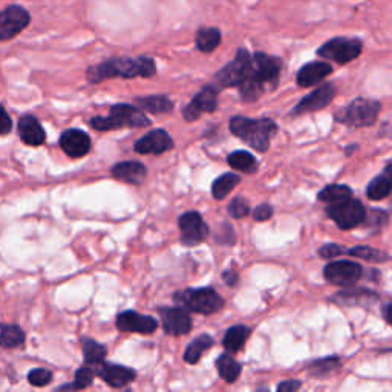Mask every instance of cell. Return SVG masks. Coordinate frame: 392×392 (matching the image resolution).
<instances>
[{
	"instance_id": "1",
	"label": "cell",
	"mask_w": 392,
	"mask_h": 392,
	"mask_svg": "<svg viewBox=\"0 0 392 392\" xmlns=\"http://www.w3.org/2000/svg\"><path fill=\"white\" fill-rule=\"evenodd\" d=\"M282 60L264 52L251 55L248 76L241 83L239 94L244 101H255L264 94L267 88H276L281 76Z\"/></svg>"
},
{
	"instance_id": "2",
	"label": "cell",
	"mask_w": 392,
	"mask_h": 392,
	"mask_svg": "<svg viewBox=\"0 0 392 392\" xmlns=\"http://www.w3.org/2000/svg\"><path fill=\"white\" fill-rule=\"evenodd\" d=\"M156 72V64L151 57L138 59H110L86 71L89 83H100L106 79H135V77H152Z\"/></svg>"
},
{
	"instance_id": "3",
	"label": "cell",
	"mask_w": 392,
	"mask_h": 392,
	"mask_svg": "<svg viewBox=\"0 0 392 392\" xmlns=\"http://www.w3.org/2000/svg\"><path fill=\"white\" fill-rule=\"evenodd\" d=\"M230 130L233 135L241 138L250 147L258 152H267L273 135L277 132V125L270 118H246V117H233L230 120Z\"/></svg>"
},
{
	"instance_id": "4",
	"label": "cell",
	"mask_w": 392,
	"mask_h": 392,
	"mask_svg": "<svg viewBox=\"0 0 392 392\" xmlns=\"http://www.w3.org/2000/svg\"><path fill=\"white\" fill-rule=\"evenodd\" d=\"M151 121L142 110L130 105H115L110 108L108 117H94L91 126L96 130H114L121 127H146Z\"/></svg>"
},
{
	"instance_id": "5",
	"label": "cell",
	"mask_w": 392,
	"mask_h": 392,
	"mask_svg": "<svg viewBox=\"0 0 392 392\" xmlns=\"http://www.w3.org/2000/svg\"><path fill=\"white\" fill-rule=\"evenodd\" d=\"M175 302L184 310L200 314H214L224 306L222 297L213 288H189L175 294Z\"/></svg>"
},
{
	"instance_id": "6",
	"label": "cell",
	"mask_w": 392,
	"mask_h": 392,
	"mask_svg": "<svg viewBox=\"0 0 392 392\" xmlns=\"http://www.w3.org/2000/svg\"><path fill=\"white\" fill-rule=\"evenodd\" d=\"M381 105L376 100L356 98L348 108L342 109L335 118L351 127H365L376 123Z\"/></svg>"
},
{
	"instance_id": "7",
	"label": "cell",
	"mask_w": 392,
	"mask_h": 392,
	"mask_svg": "<svg viewBox=\"0 0 392 392\" xmlns=\"http://www.w3.org/2000/svg\"><path fill=\"white\" fill-rule=\"evenodd\" d=\"M326 214L331 218L342 230H351L367 218V210L363 204L357 200L347 198L339 202H333L326 207Z\"/></svg>"
},
{
	"instance_id": "8",
	"label": "cell",
	"mask_w": 392,
	"mask_h": 392,
	"mask_svg": "<svg viewBox=\"0 0 392 392\" xmlns=\"http://www.w3.org/2000/svg\"><path fill=\"white\" fill-rule=\"evenodd\" d=\"M362 52V42L357 39H345V37H338L326 42L323 46L317 50V55L323 59L338 62L340 64H347L352 60H356Z\"/></svg>"
},
{
	"instance_id": "9",
	"label": "cell",
	"mask_w": 392,
	"mask_h": 392,
	"mask_svg": "<svg viewBox=\"0 0 392 392\" xmlns=\"http://www.w3.org/2000/svg\"><path fill=\"white\" fill-rule=\"evenodd\" d=\"M251 67V55L247 50H239L235 60L226 64L221 71H218L214 80L218 83V88H233L239 86L248 76Z\"/></svg>"
},
{
	"instance_id": "10",
	"label": "cell",
	"mask_w": 392,
	"mask_h": 392,
	"mask_svg": "<svg viewBox=\"0 0 392 392\" xmlns=\"http://www.w3.org/2000/svg\"><path fill=\"white\" fill-rule=\"evenodd\" d=\"M31 16L21 5H11L0 11V42L11 40L30 25Z\"/></svg>"
},
{
	"instance_id": "11",
	"label": "cell",
	"mask_w": 392,
	"mask_h": 392,
	"mask_svg": "<svg viewBox=\"0 0 392 392\" xmlns=\"http://www.w3.org/2000/svg\"><path fill=\"white\" fill-rule=\"evenodd\" d=\"M323 276L326 281L334 285H352L360 281L363 276V268L352 260H335L325 267Z\"/></svg>"
},
{
	"instance_id": "12",
	"label": "cell",
	"mask_w": 392,
	"mask_h": 392,
	"mask_svg": "<svg viewBox=\"0 0 392 392\" xmlns=\"http://www.w3.org/2000/svg\"><path fill=\"white\" fill-rule=\"evenodd\" d=\"M180 230L181 242L188 247L198 246L209 236V226L198 212L184 213L180 218Z\"/></svg>"
},
{
	"instance_id": "13",
	"label": "cell",
	"mask_w": 392,
	"mask_h": 392,
	"mask_svg": "<svg viewBox=\"0 0 392 392\" xmlns=\"http://www.w3.org/2000/svg\"><path fill=\"white\" fill-rule=\"evenodd\" d=\"M219 88L213 85H205L188 106L183 109V117L188 121L198 120L204 112H214L218 108Z\"/></svg>"
},
{
	"instance_id": "14",
	"label": "cell",
	"mask_w": 392,
	"mask_h": 392,
	"mask_svg": "<svg viewBox=\"0 0 392 392\" xmlns=\"http://www.w3.org/2000/svg\"><path fill=\"white\" fill-rule=\"evenodd\" d=\"M163 319V328L167 335H183L192 330V319L188 310L181 306L158 308Z\"/></svg>"
},
{
	"instance_id": "15",
	"label": "cell",
	"mask_w": 392,
	"mask_h": 392,
	"mask_svg": "<svg viewBox=\"0 0 392 392\" xmlns=\"http://www.w3.org/2000/svg\"><path fill=\"white\" fill-rule=\"evenodd\" d=\"M335 96V88L331 85V83H326V85L317 88L313 91L311 94H308L304 97L301 101L294 106L292 115H302L306 114V112H314V110H321L326 108L333 101Z\"/></svg>"
},
{
	"instance_id": "16",
	"label": "cell",
	"mask_w": 392,
	"mask_h": 392,
	"mask_svg": "<svg viewBox=\"0 0 392 392\" xmlns=\"http://www.w3.org/2000/svg\"><path fill=\"white\" fill-rule=\"evenodd\" d=\"M173 147V139L163 129H156L139 138L135 143V152L142 155H161Z\"/></svg>"
},
{
	"instance_id": "17",
	"label": "cell",
	"mask_w": 392,
	"mask_h": 392,
	"mask_svg": "<svg viewBox=\"0 0 392 392\" xmlns=\"http://www.w3.org/2000/svg\"><path fill=\"white\" fill-rule=\"evenodd\" d=\"M117 328L123 333L152 334L158 328V322L151 316H143L135 311H123L117 317Z\"/></svg>"
},
{
	"instance_id": "18",
	"label": "cell",
	"mask_w": 392,
	"mask_h": 392,
	"mask_svg": "<svg viewBox=\"0 0 392 392\" xmlns=\"http://www.w3.org/2000/svg\"><path fill=\"white\" fill-rule=\"evenodd\" d=\"M96 376L103 379L112 388H123L134 381L137 372L127 367L112 365V363L101 362L96 367Z\"/></svg>"
},
{
	"instance_id": "19",
	"label": "cell",
	"mask_w": 392,
	"mask_h": 392,
	"mask_svg": "<svg viewBox=\"0 0 392 392\" xmlns=\"http://www.w3.org/2000/svg\"><path fill=\"white\" fill-rule=\"evenodd\" d=\"M60 147L71 158H81L91 151V138L79 129L64 130L60 137Z\"/></svg>"
},
{
	"instance_id": "20",
	"label": "cell",
	"mask_w": 392,
	"mask_h": 392,
	"mask_svg": "<svg viewBox=\"0 0 392 392\" xmlns=\"http://www.w3.org/2000/svg\"><path fill=\"white\" fill-rule=\"evenodd\" d=\"M18 137H21L22 142L28 146H42L46 139L45 129L39 123V120L33 115H23L18 120Z\"/></svg>"
},
{
	"instance_id": "21",
	"label": "cell",
	"mask_w": 392,
	"mask_h": 392,
	"mask_svg": "<svg viewBox=\"0 0 392 392\" xmlns=\"http://www.w3.org/2000/svg\"><path fill=\"white\" fill-rule=\"evenodd\" d=\"M333 72V67L325 62L308 63L297 72V85L302 88H310L321 83L326 76Z\"/></svg>"
},
{
	"instance_id": "22",
	"label": "cell",
	"mask_w": 392,
	"mask_h": 392,
	"mask_svg": "<svg viewBox=\"0 0 392 392\" xmlns=\"http://www.w3.org/2000/svg\"><path fill=\"white\" fill-rule=\"evenodd\" d=\"M114 178L129 184H142L146 180L147 171L143 163L139 161H123L112 167Z\"/></svg>"
},
{
	"instance_id": "23",
	"label": "cell",
	"mask_w": 392,
	"mask_h": 392,
	"mask_svg": "<svg viewBox=\"0 0 392 392\" xmlns=\"http://www.w3.org/2000/svg\"><path fill=\"white\" fill-rule=\"evenodd\" d=\"M392 189V181H391V164L386 166L385 173L377 176V178L372 180L367 188V196L372 201H380L385 200L389 196Z\"/></svg>"
},
{
	"instance_id": "24",
	"label": "cell",
	"mask_w": 392,
	"mask_h": 392,
	"mask_svg": "<svg viewBox=\"0 0 392 392\" xmlns=\"http://www.w3.org/2000/svg\"><path fill=\"white\" fill-rule=\"evenodd\" d=\"M250 328L244 325H236L231 326V328L226 333V338H224V348L229 351L230 354H236L238 351L242 350L244 343L250 338Z\"/></svg>"
},
{
	"instance_id": "25",
	"label": "cell",
	"mask_w": 392,
	"mask_h": 392,
	"mask_svg": "<svg viewBox=\"0 0 392 392\" xmlns=\"http://www.w3.org/2000/svg\"><path fill=\"white\" fill-rule=\"evenodd\" d=\"M221 39L222 35L218 28H201L195 37L196 48L201 52H213L221 45Z\"/></svg>"
},
{
	"instance_id": "26",
	"label": "cell",
	"mask_w": 392,
	"mask_h": 392,
	"mask_svg": "<svg viewBox=\"0 0 392 392\" xmlns=\"http://www.w3.org/2000/svg\"><path fill=\"white\" fill-rule=\"evenodd\" d=\"M135 103L139 109L151 112V114H167V112H171L173 109V103L164 96L138 97Z\"/></svg>"
},
{
	"instance_id": "27",
	"label": "cell",
	"mask_w": 392,
	"mask_h": 392,
	"mask_svg": "<svg viewBox=\"0 0 392 392\" xmlns=\"http://www.w3.org/2000/svg\"><path fill=\"white\" fill-rule=\"evenodd\" d=\"M218 374L221 379H224L227 384H235L238 377L241 376V365L233 359L230 354H222V356L217 360Z\"/></svg>"
},
{
	"instance_id": "28",
	"label": "cell",
	"mask_w": 392,
	"mask_h": 392,
	"mask_svg": "<svg viewBox=\"0 0 392 392\" xmlns=\"http://www.w3.org/2000/svg\"><path fill=\"white\" fill-rule=\"evenodd\" d=\"M213 345V339L210 338L209 334H201L200 338H196L195 340H192V343L188 347V350L184 351V360L190 363V365H195L196 362H200L201 356L204 354V351H207L209 348H212Z\"/></svg>"
},
{
	"instance_id": "29",
	"label": "cell",
	"mask_w": 392,
	"mask_h": 392,
	"mask_svg": "<svg viewBox=\"0 0 392 392\" xmlns=\"http://www.w3.org/2000/svg\"><path fill=\"white\" fill-rule=\"evenodd\" d=\"M239 183H241V176L238 173H233V172L224 173L219 176V178L214 180L212 185V193L217 200H224Z\"/></svg>"
},
{
	"instance_id": "30",
	"label": "cell",
	"mask_w": 392,
	"mask_h": 392,
	"mask_svg": "<svg viewBox=\"0 0 392 392\" xmlns=\"http://www.w3.org/2000/svg\"><path fill=\"white\" fill-rule=\"evenodd\" d=\"M25 342V333L17 325H0V347L16 348Z\"/></svg>"
},
{
	"instance_id": "31",
	"label": "cell",
	"mask_w": 392,
	"mask_h": 392,
	"mask_svg": "<svg viewBox=\"0 0 392 392\" xmlns=\"http://www.w3.org/2000/svg\"><path fill=\"white\" fill-rule=\"evenodd\" d=\"M83 357H85L86 365L97 367L98 363L105 362L106 347L92 339H83Z\"/></svg>"
},
{
	"instance_id": "32",
	"label": "cell",
	"mask_w": 392,
	"mask_h": 392,
	"mask_svg": "<svg viewBox=\"0 0 392 392\" xmlns=\"http://www.w3.org/2000/svg\"><path fill=\"white\" fill-rule=\"evenodd\" d=\"M229 164L235 171H241L246 173H253L258 169L256 158L246 152V151H236L229 155Z\"/></svg>"
},
{
	"instance_id": "33",
	"label": "cell",
	"mask_w": 392,
	"mask_h": 392,
	"mask_svg": "<svg viewBox=\"0 0 392 392\" xmlns=\"http://www.w3.org/2000/svg\"><path fill=\"white\" fill-rule=\"evenodd\" d=\"M351 196H352V190L348 188V185L331 184V185H326L325 189H322L319 195H317V198H319V201L333 204V202H339L347 198H351Z\"/></svg>"
},
{
	"instance_id": "34",
	"label": "cell",
	"mask_w": 392,
	"mask_h": 392,
	"mask_svg": "<svg viewBox=\"0 0 392 392\" xmlns=\"http://www.w3.org/2000/svg\"><path fill=\"white\" fill-rule=\"evenodd\" d=\"M340 369V360L338 357H326L322 360H316L313 365L308 368L310 374L314 377H326L334 374Z\"/></svg>"
},
{
	"instance_id": "35",
	"label": "cell",
	"mask_w": 392,
	"mask_h": 392,
	"mask_svg": "<svg viewBox=\"0 0 392 392\" xmlns=\"http://www.w3.org/2000/svg\"><path fill=\"white\" fill-rule=\"evenodd\" d=\"M347 253L351 255V256H356V258H360V259L369 260V263H386V260L389 259L388 253H385V251H380V250L372 248L369 246L352 247V248L347 250Z\"/></svg>"
},
{
	"instance_id": "36",
	"label": "cell",
	"mask_w": 392,
	"mask_h": 392,
	"mask_svg": "<svg viewBox=\"0 0 392 392\" xmlns=\"http://www.w3.org/2000/svg\"><path fill=\"white\" fill-rule=\"evenodd\" d=\"M94 377H96V367L86 365L85 363V365L76 372V380H74V384L69 386H63L60 389H85L89 385H92Z\"/></svg>"
},
{
	"instance_id": "37",
	"label": "cell",
	"mask_w": 392,
	"mask_h": 392,
	"mask_svg": "<svg viewBox=\"0 0 392 392\" xmlns=\"http://www.w3.org/2000/svg\"><path fill=\"white\" fill-rule=\"evenodd\" d=\"M51 380H52V372L45 368H35L30 372V374H28V381L37 388L50 385Z\"/></svg>"
},
{
	"instance_id": "38",
	"label": "cell",
	"mask_w": 392,
	"mask_h": 392,
	"mask_svg": "<svg viewBox=\"0 0 392 392\" xmlns=\"http://www.w3.org/2000/svg\"><path fill=\"white\" fill-rule=\"evenodd\" d=\"M229 213H230V217H233L235 219L246 218L250 213V205H248L247 200L242 198V196H236V198L233 200L229 205Z\"/></svg>"
},
{
	"instance_id": "39",
	"label": "cell",
	"mask_w": 392,
	"mask_h": 392,
	"mask_svg": "<svg viewBox=\"0 0 392 392\" xmlns=\"http://www.w3.org/2000/svg\"><path fill=\"white\" fill-rule=\"evenodd\" d=\"M343 253H347V248L339 246V244H326L319 250V255L323 259H331V258H338Z\"/></svg>"
},
{
	"instance_id": "40",
	"label": "cell",
	"mask_w": 392,
	"mask_h": 392,
	"mask_svg": "<svg viewBox=\"0 0 392 392\" xmlns=\"http://www.w3.org/2000/svg\"><path fill=\"white\" fill-rule=\"evenodd\" d=\"M13 129V121L11 117L6 112V109L0 105V135H6L11 132Z\"/></svg>"
},
{
	"instance_id": "41",
	"label": "cell",
	"mask_w": 392,
	"mask_h": 392,
	"mask_svg": "<svg viewBox=\"0 0 392 392\" xmlns=\"http://www.w3.org/2000/svg\"><path fill=\"white\" fill-rule=\"evenodd\" d=\"M272 217H273V209H272V205H268V204L259 205V207H256L255 212H253V218L259 222L267 221Z\"/></svg>"
},
{
	"instance_id": "42",
	"label": "cell",
	"mask_w": 392,
	"mask_h": 392,
	"mask_svg": "<svg viewBox=\"0 0 392 392\" xmlns=\"http://www.w3.org/2000/svg\"><path fill=\"white\" fill-rule=\"evenodd\" d=\"M301 386H302V384L299 380H285L284 384L277 386V391L279 392H294Z\"/></svg>"
},
{
	"instance_id": "43",
	"label": "cell",
	"mask_w": 392,
	"mask_h": 392,
	"mask_svg": "<svg viewBox=\"0 0 392 392\" xmlns=\"http://www.w3.org/2000/svg\"><path fill=\"white\" fill-rule=\"evenodd\" d=\"M222 279H224V282H226L229 287H233V285H236L239 276L236 273V270H227V272L222 273Z\"/></svg>"
},
{
	"instance_id": "44",
	"label": "cell",
	"mask_w": 392,
	"mask_h": 392,
	"mask_svg": "<svg viewBox=\"0 0 392 392\" xmlns=\"http://www.w3.org/2000/svg\"><path fill=\"white\" fill-rule=\"evenodd\" d=\"M391 308H392L391 304H386V305H385V311H384V313H385V321H386V322L391 321Z\"/></svg>"
}]
</instances>
